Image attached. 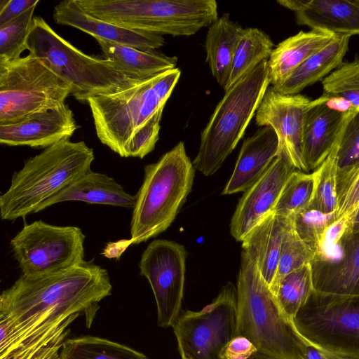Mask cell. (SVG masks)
Returning <instances> with one entry per match:
<instances>
[{"mask_svg": "<svg viewBox=\"0 0 359 359\" xmlns=\"http://www.w3.org/2000/svg\"><path fill=\"white\" fill-rule=\"evenodd\" d=\"M104 268L85 261L62 271L22 275L0 295V359H60L70 324L90 327L98 303L111 294Z\"/></svg>", "mask_w": 359, "mask_h": 359, "instance_id": "obj_1", "label": "cell"}, {"mask_svg": "<svg viewBox=\"0 0 359 359\" xmlns=\"http://www.w3.org/2000/svg\"><path fill=\"white\" fill-rule=\"evenodd\" d=\"M176 67L127 89L89 98L100 141L121 157L143 158L155 148L167 100L177 83Z\"/></svg>", "mask_w": 359, "mask_h": 359, "instance_id": "obj_2", "label": "cell"}, {"mask_svg": "<svg viewBox=\"0 0 359 359\" xmlns=\"http://www.w3.org/2000/svg\"><path fill=\"white\" fill-rule=\"evenodd\" d=\"M236 337L251 341L249 359H304L306 340L280 308L256 263L243 251L237 282Z\"/></svg>", "mask_w": 359, "mask_h": 359, "instance_id": "obj_3", "label": "cell"}, {"mask_svg": "<svg viewBox=\"0 0 359 359\" xmlns=\"http://www.w3.org/2000/svg\"><path fill=\"white\" fill-rule=\"evenodd\" d=\"M94 159L85 142L69 140L29 158L0 196L1 219L13 221L42 211L46 202L90 170Z\"/></svg>", "mask_w": 359, "mask_h": 359, "instance_id": "obj_4", "label": "cell"}, {"mask_svg": "<svg viewBox=\"0 0 359 359\" xmlns=\"http://www.w3.org/2000/svg\"><path fill=\"white\" fill-rule=\"evenodd\" d=\"M194 175L182 141L144 166L133 208L129 245L147 241L171 225L191 191Z\"/></svg>", "mask_w": 359, "mask_h": 359, "instance_id": "obj_5", "label": "cell"}, {"mask_svg": "<svg viewBox=\"0 0 359 359\" xmlns=\"http://www.w3.org/2000/svg\"><path fill=\"white\" fill-rule=\"evenodd\" d=\"M27 50L66 81L71 95L80 102L87 103L92 97L118 92L140 81L119 72L109 60L79 50L40 16L34 18Z\"/></svg>", "mask_w": 359, "mask_h": 359, "instance_id": "obj_6", "label": "cell"}, {"mask_svg": "<svg viewBox=\"0 0 359 359\" xmlns=\"http://www.w3.org/2000/svg\"><path fill=\"white\" fill-rule=\"evenodd\" d=\"M268 60L225 91L201 133L193 165L205 176L215 173L243 137L270 84Z\"/></svg>", "mask_w": 359, "mask_h": 359, "instance_id": "obj_7", "label": "cell"}, {"mask_svg": "<svg viewBox=\"0 0 359 359\" xmlns=\"http://www.w3.org/2000/svg\"><path fill=\"white\" fill-rule=\"evenodd\" d=\"M88 14L132 30L191 36L218 19L215 0H76Z\"/></svg>", "mask_w": 359, "mask_h": 359, "instance_id": "obj_8", "label": "cell"}, {"mask_svg": "<svg viewBox=\"0 0 359 359\" xmlns=\"http://www.w3.org/2000/svg\"><path fill=\"white\" fill-rule=\"evenodd\" d=\"M71 94V86L38 57L0 62V124L57 107Z\"/></svg>", "mask_w": 359, "mask_h": 359, "instance_id": "obj_9", "label": "cell"}, {"mask_svg": "<svg viewBox=\"0 0 359 359\" xmlns=\"http://www.w3.org/2000/svg\"><path fill=\"white\" fill-rule=\"evenodd\" d=\"M292 322L311 344L359 359V294L313 290Z\"/></svg>", "mask_w": 359, "mask_h": 359, "instance_id": "obj_10", "label": "cell"}, {"mask_svg": "<svg viewBox=\"0 0 359 359\" xmlns=\"http://www.w3.org/2000/svg\"><path fill=\"white\" fill-rule=\"evenodd\" d=\"M85 235L79 227L35 221L25 224L10 242L22 275L56 273L84 262Z\"/></svg>", "mask_w": 359, "mask_h": 359, "instance_id": "obj_11", "label": "cell"}, {"mask_svg": "<svg viewBox=\"0 0 359 359\" xmlns=\"http://www.w3.org/2000/svg\"><path fill=\"white\" fill-rule=\"evenodd\" d=\"M237 290L228 283L200 311H182L172 325L182 359H223L221 353L236 337Z\"/></svg>", "mask_w": 359, "mask_h": 359, "instance_id": "obj_12", "label": "cell"}, {"mask_svg": "<svg viewBox=\"0 0 359 359\" xmlns=\"http://www.w3.org/2000/svg\"><path fill=\"white\" fill-rule=\"evenodd\" d=\"M187 256L183 245L163 239L151 241L141 256L140 275L151 287L160 327H172L182 312Z\"/></svg>", "mask_w": 359, "mask_h": 359, "instance_id": "obj_13", "label": "cell"}, {"mask_svg": "<svg viewBox=\"0 0 359 359\" xmlns=\"http://www.w3.org/2000/svg\"><path fill=\"white\" fill-rule=\"evenodd\" d=\"M313 100L301 95H285L269 87L255 114L258 126H271L283 155L297 170L308 172L303 158V133L307 111Z\"/></svg>", "mask_w": 359, "mask_h": 359, "instance_id": "obj_14", "label": "cell"}, {"mask_svg": "<svg viewBox=\"0 0 359 359\" xmlns=\"http://www.w3.org/2000/svg\"><path fill=\"white\" fill-rule=\"evenodd\" d=\"M296 170L283 155H278L265 172L241 198L233 215L230 232L238 241L273 212L291 172Z\"/></svg>", "mask_w": 359, "mask_h": 359, "instance_id": "obj_15", "label": "cell"}, {"mask_svg": "<svg viewBox=\"0 0 359 359\" xmlns=\"http://www.w3.org/2000/svg\"><path fill=\"white\" fill-rule=\"evenodd\" d=\"M77 128L72 110L64 103L12 123L0 124V143L46 149L69 140Z\"/></svg>", "mask_w": 359, "mask_h": 359, "instance_id": "obj_16", "label": "cell"}, {"mask_svg": "<svg viewBox=\"0 0 359 359\" xmlns=\"http://www.w3.org/2000/svg\"><path fill=\"white\" fill-rule=\"evenodd\" d=\"M311 264L315 291L359 294V225L347 229L327 257L313 258Z\"/></svg>", "mask_w": 359, "mask_h": 359, "instance_id": "obj_17", "label": "cell"}, {"mask_svg": "<svg viewBox=\"0 0 359 359\" xmlns=\"http://www.w3.org/2000/svg\"><path fill=\"white\" fill-rule=\"evenodd\" d=\"M297 24L334 35H359V0H278Z\"/></svg>", "mask_w": 359, "mask_h": 359, "instance_id": "obj_18", "label": "cell"}, {"mask_svg": "<svg viewBox=\"0 0 359 359\" xmlns=\"http://www.w3.org/2000/svg\"><path fill=\"white\" fill-rule=\"evenodd\" d=\"M55 23L70 26L100 39L141 50H155L163 46V35L139 30H132L101 20L83 11L75 0H64L53 9Z\"/></svg>", "mask_w": 359, "mask_h": 359, "instance_id": "obj_19", "label": "cell"}, {"mask_svg": "<svg viewBox=\"0 0 359 359\" xmlns=\"http://www.w3.org/2000/svg\"><path fill=\"white\" fill-rule=\"evenodd\" d=\"M330 100L323 95L314 100L305 116L303 158L308 172L316 170L330 155L350 113L349 108H332Z\"/></svg>", "mask_w": 359, "mask_h": 359, "instance_id": "obj_20", "label": "cell"}, {"mask_svg": "<svg viewBox=\"0 0 359 359\" xmlns=\"http://www.w3.org/2000/svg\"><path fill=\"white\" fill-rule=\"evenodd\" d=\"M279 155V142L271 126L260 127L245 139L233 173L222 194L245 191L265 172Z\"/></svg>", "mask_w": 359, "mask_h": 359, "instance_id": "obj_21", "label": "cell"}, {"mask_svg": "<svg viewBox=\"0 0 359 359\" xmlns=\"http://www.w3.org/2000/svg\"><path fill=\"white\" fill-rule=\"evenodd\" d=\"M69 201L133 209L135 196L126 192L113 177L90 169L46 202L42 210Z\"/></svg>", "mask_w": 359, "mask_h": 359, "instance_id": "obj_22", "label": "cell"}, {"mask_svg": "<svg viewBox=\"0 0 359 359\" xmlns=\"http://www.w3.org/2000/svg\"><path fill=\"white\" fill-rule=\"evenodd\" d=\"M289 219L272 212L242 241V251L256 263L269 287L276 276L283 235Z\"/></svg>", "mask_w": 359, "mask_h": 359, "instance_id": "obj_23", "label": "cell"}, {"mask_svg": "<svg viewBox=\"0 0 359 359\" xmlns=\"http://www.w3.org/2000/svg\"><path fill=\"white\" fill-rule=\"evenodd\" d=\"M336 36L311 29L300 31L281 41L268 60L270 84L273 87L281 84L309 57L330 44Z\"/></svg>", "mask_w": 359, "mask_h": 359, "instance_id": "obj_24", "label": "cell"}, {"mask_svg": "<svg viewBox=\"0 0 359 359\" xmlns=\"http://www.w3.org/2000/svg\"><path fill=\"white\" fill-rule=\"evenodd\" d=\"M109 60L121 72L135 79H144L176 68L177 57L156 50H141L114 42L95 39Z\"/></svg>", "mask_w": 359, "mask_h": 359, "instance_id": "obj_25", "label": "cell"}, {"mask_svg": "<svg viewBox=\"0 0 359 359\" xmlns=\"http://www.w3.org/2000/svg\"><path fill=\"white\" fill-rule=\"evenodd\" d=\"M350 37L337 35L330 44L309 57L284 82L273 88L282 94L295 95L322 81L343 63Z\"/></svg>", "mask_w": 359, "mask_h": 359, "instance_id": "obj_26", "label": "cell"}, {"mask_svg": "<svg viewBox=\"0 0 359 359\" xmlns=\"http://www.w3.org/2000/svg\"><path fill=\"white\" fill-rule=\"evenodd\" d=\"M243 28L224 13L208 27L205 49L212 76L224 90Z\"/></svg>", "mask_w": 359, "mask_h": 359, "instance_id": "obj_27", "label": "cell"}, {"mask_svg": "<svg viewBox=\"0 0 359 359\" xmlns=\"http://www.w3.org/2000/svg\"><path fill=\"white\" fill-rule=\"evenodd\" d=\"M273 47V42L263 31L254 27L243 29L224 91L263 61L269 60Z\"/></svg>", "mask_w": 359, "mask_h": 359, "instance_id": "obj_28", "label": "cell"}, {"mask_svg": "<svg viewBox=\"0 0 359 359\" xmlns=\"http://www.w3.org/2000/svg\"><path fill=\"white\" fill-rule=\"evenodd\" d=\"M60 359H149L143 353L125 345L93 336L67 339Z\"/></svg>", "mask_w": 359, "mask_h": 359, "instance_id": "obj_29", "label": "cell"}, {"mask_svg": "<svg viewBox=\"0 0 359 359\" xmlns=\"http://www.w3.org/2000/svg\"><path fill=\"white\" fill-rule=\"evenodd\" d=\"M317 172L311 173L294 170L290 175L273 212L290 218L309 207L314 194Z\"/></svg>", "mask_w": 359, "mask_h": 359, "instance_id": "obj_30", "label": "cell"}, {"mask_svg": "<svg viewBox=\"0 0 359 359\" xmlns=\"http://www.w3.org/2000/svg\"><path fill=\"white\" fill-rule=\"evenodd\" d=\"M313 290L311 264H308L286 275L274 296L281 310L292 321Z\"/></svg>", "mask_w": 359, "mask_h": 359, "instance_id": "obj_31", "label": "cell"}, {"mask_svg": "<svg viewBox=\"0 0 359 359\" xmlns=\"http://www.w3.org/2000/svg\"><path fill=\"white\" fill-rule=\"evenodd\" d=\"M315 257L313 250L298 236L290 217L281 245L280 257L274 279L269 287L274 295L282 279L288 273L311 264Z\"/></svg>", "mask_w": 359, "mask_h": 359, "instance_id": "obj_32", "label": "cell"}, {"mask_svg": "<svg viewBox=\"0 0 359 359\" xmlns=\"http://www.w3.org/2000/svg\"><path fill=\"white\" fill-rule=\"evenodd\" d=\"M323 96L341 99L349 104L348 108L359 107V58L345 62L322 80Z\"/></svg>", "mask_w": 359, "mask_h": 359, "instance_id": "obj_33", "label": "cell"}, {"mask_svg": "<svg viewBox=\"0 0 359 359\" xmlns=\"http://www.w3.org/2000/svg\"><path fill=\"white\" fill-rule=\"evenodd\" d=\"M339 138V137H338ZM337 142L330 155L315 170L317 181L313 198L306 210L333 213L337 210Z\"/></svg>", "mask_w": 359, "mask_h": 359, "instance_id": "obj_34", "label": "cell"}, {"mask_svg": "<svg viewBox=\"0 0 359 359\" xmlns=\"http://www.w3.org/2000/svg\"><path fill=\"white\" fill-rule=\"evenodd\" d=\"M36 6L0 26V62L18 59L27 50V40L32 29Z\"/></svg>", "mask_w": 359, "mask_h": 359, "instance_id": "obj_35", "label": "cell"}, {"mask_svg": "<svg viewBox=\"0 0 359 359\" xmlns=\"http://www.w3.org/2000/svg\"><path fill=\"white\" fill-rule=\"evenodd\" d=\"M349 109L337 142V179L359 165V107Z\"/></svg>", "mask_w": 359, "mask_h": 359, "instance_id": "obj_36", "label": "cell"}, {"mask_svg": "<svg viewBox=\"0 0 359 359\" xmlns=\"http://www.w3.org/2000/svg\"><path fill=\"white\" fill-rule=\"evenodd\" d=\"M300 237L316 254L327 228L336 220L335 212L305 210L292 217Z\"/></svg>", "mask_w": 359, "mask_h": 359, "instance_id": "obj_37", "label": "cell"}, {"mask_svg": "<svg viewBox=\"0 0 359 359\" xmlns=\"http://www.w3.org/2000/svg\"><path fill=\"white\" fill-rule=\"evenodd\" d=\"M337 210L336 220L350 219L359 206V165L346 175L337 179Z\"/></svg>", "mask_w": 359, "mask_h": 359, "instance_id": "obj_38", "label": "cell"}, {"mask_svg": "<svg viewBox=\"0 0 359 359\" xmlns=\"http://www.w3.org/2000/svg\"><path fill=\"white\" fill-rule=\"evenodd\" d=\"M257 352V348L248 339L242 336L233 338L224 348L223 359H249Z\"/></svg>", "mask_w": 359, "mask_h": 359, "instance_id": "obj_39", "label": "cell"}, {"mask_svg": "<svg viewBox=\"0 0 359 359\" xmlns=\"http://www.w3.org/2000/svg\"><path fill=\"white\" fill-rule=\"evenodd\" d=\"M39 0H1L0 3V26L17 18Z\"/></svg>", "mask_w": 359, "mask_h": 359, "instance_id": "obj_40", "label": "cell"}, {"mask_svg": "<svg viewBox=\"0 0 359 359\" xmlns=\"http://www.w3.org/2000/svg\"><path fill=\"white\" fill-rule=\"evenodd\" d=\"M304 359H353L348 356L316 346L306 341L304 348Z\"/></svg>", "mask_w": 359, "mask_h": 359, "instance_id": "obj_41", "label": "cell"}, {"mask_svg": "<svg viewBox=\"0 0 359 359\" xmlns=\"http://www.w3.org/2000/svg\"><path fill=\"white\" fill-rule=\"evenodd\" d=\"M349 219V226L348 228L351 229L355 226L359 225V206L358 209L356 210L355 212L354 213L352 217L348 219Z\"/></svg>", "mask_w": 359, "mask_h": 359, "instance_id": "obj_42", "label": "cell"}]
</instances>
